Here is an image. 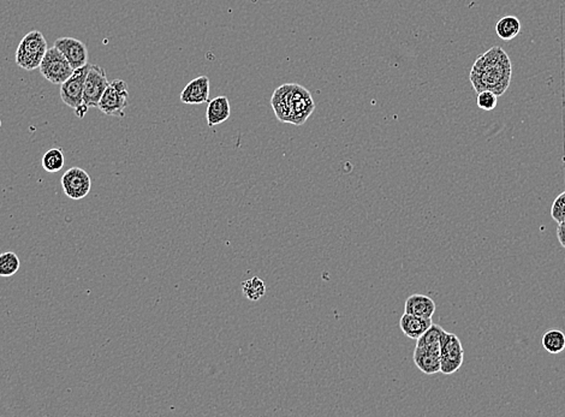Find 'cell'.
<instances>
[{
	"label": "cell",
	"mask_w": 565,
	"mask_h": 417,
	"mask_svg": "<svg viewBox=\"0 0 565 417\" xmlns=\"http://www.w3.org/2000/svg\"><path fill=\"white\" fill-rule=\"evenodd\" d=\"M513 79V63L508 53L500 46H493L474 61L469 81L477 94L488 91L495 96H504Z\"/></svg>",
	"instance_id": "cell-1"
},
{
	"label": "cell",
	"mask_w": 565,
	"mask_h": 417,
	"mask_svg": "<svg viewBox=\"0 0 565 417\" xmlns=\"http://www.w3.org/2000/svg\"><path fill=\"white\" fill-rule=\"evenodd\" d=\"M47 50H49L47 41L42 33L39 31H31L18 45L16 51V64L26 71L39 69Z\"/></svg>",
	"instance_id": "cell-2"
},
{
	"label": "cell",
	"mask_w": 565,
	"mask_h": 417,
	"mask_svg": "<svg viewBox=\"0 0 565 417\" xmlns=\"http://www.w3.org/2000/svg\"><path fill=\"white\" fill-rule=\"evenodd\" d=\"M129 105V87L123 79H114L109 83L101 96L98 109L110 117L124 118Z\"/></svg>",
	"instance_id": "cell-3"
},
{
	"label": "cell",
	"mask_w": 565,
	"mask_h": 417,
	"mask_svg": "<svg viewBox=\"0 0 565 417\" xmlns=\"http://www.w3.org/2000/svg\"><path fill=\"white\" fill-rule=\"evenodd\" d=\"M288 106H289L290 124H294L295 126H303L316 109V104L311 93L296 83H290Z\"/></svg>",
	"instance_id": "cell-4"
},
{
	"label": "cell",
	"mask_w": 565,
	"mask_h": 417,
	"mask_svg": "<svg viewBox=\"0 0 565 417\" xmlns=\"http://www.w3.org/2000/svg\"><path fill=\"white\" fill-rule=\"evenodd\" d=\"M40 74L53 84H62L74 74L75 70L57 47L49 48L39 66Z\"/></svg>",
	"instance_id": "cell-5"
},
{
	"label": "cell",
	"mask_w": 565,
	"mask_h": 417,
	"mask_svg": "<svg viewBox=\"0 0 565 417\" xmlns=\"http://www.w3.org/2000/svg\"><path fill=\"white\" fill-rule=\"evenodd\" d=\"M465 361V349L455 333H449L440 349V373L450 375L460 370Z\"/></svg>",
	"instance_id": "cell-6"
},
{
	"label": "cell",
	"mask_w": 565,
	"mask_h": 417,
	"mask_svg": "<svg viewBox=\"0 0 565 417\" xmlns=\"http://www.w3.org/2000/svg\"><path fill=\"white\" fill-rule=\"evenodd\" d=\"M109 83L110 82L106 76L105 70L101 66L91 64L84 81V104L89 109L98 107L101 96L104 94L106 87L109 86Z\"/></svg>",
	"instance_id": "cell-7"
},
{
	"label": "cell",
	"mask_w": 565,
	"mask_h": 417,
	"mask_svg": "<svg viewBox=\"0 0 565 417\" xmlns=\"http://www.w3.org/2000/svg\"><path fill=\"white\" fill-rule=\"evenodd\" d=\"M89 68L91 64L88 63L84 68L75 70L74 74L61 84V98L71 109H77L79 105L84 104V81Z\"/></svg>",
	"instance_id": "cell-8"
},
{
	"label": "cell",
	"mask_w": 565,
	"mask_h": 417,
	"mask_svg": "<svg viewBox=\"0 0 565 417\" xmlns=\"http://www.w3.org/2000/svg\"><path fill=\"white\" fill-rule=\"evenodd\" d=\"M62 187L65 194L71 200H81L91 192L92 181L91 176L81 167H71L63 174Z\"/></svg>",
	"instance_id": "cell-9"
},
{
	"label": "cell",
	"mask_w": 565,
	"mask_h": 417,
	"mask_svg": "<svg viewBox=\"0 0 565 417\" xmlns=\"http://www.w3.org/2000/svg\"><path fill=\"white\" fill-rule=\"evenodd\" d=\"M54 47H57L70 63L72 69H79L88 64L87 46L81 40L74 38H61L56 40Z\"/></svg>",
	"instance_id": "cell-10"
},
{
	"label": "cell",
	"mask_w": 565,
	"mask_h": 417,
	"mask_svg": "<svg viewBox=\"0 0 565 417\" xmlns=\"http://www.w3.org/2000/svg\"><path fill=\"white\" fill-rule=\"evenodd\" d=\"M210 79L200 76L192 79L180 93V101L187 105L205 104L210 101Z\"/></svg>",
	"instance_id": "cell-11"
},
{
	"label": "cell",
	"mask_w": 565,
	"mask_h": 417,
	"mask_svg": "<svg viewBox=\"0 0 565 417\" xmlns=\"http://www.w3.org/2000/svg\"><path fill=\"white\" fill-rule=\"evenodd\" d=\"M231 114V107L229 103L228 96H220L215 98L213 100L208 101L206 109L207 126L213 128L226 122Z\"/></svg>",
	"instance_id": "cell-12"
},
{
	"label": "cell",
	"mask_w": 565,
	"mask_h": 417,
	"mask_svg": "<svg viewBox=\"0 0 565 417\" xmlns=\"http://www.w3.org/2000/svg\"><path fill=\"white\" fill-rule=\"evenodd\" d=\"M437 310V305L431 297L420 294H414L409 296L405 301L404 312L408 314H412L417 317H427L432 319L434 313Z\"/></svg>",
	"instance_id": "cell-13"
},
{
	"label": "cell",
	"mask_w": 565,
	"mask_h": 417,
	"mask_svg": "<svg viewBox=\"0 0 565 417\" xmlns=\"http://www.w3.org/2000/svg\"><path fill=\"white\" fill-rule=\"evenodd\" d=\"M432 319L427 317H417L412 314L404 313L403 317L399 320V327L403 332L404 335L412 340H417L421 335L425 333L426 331L430 328L432 325Z\"/></svg>",
	"instance_id": "cell-14"
},
{
	"label": "cell",
	"mask_w": 565,
	"mask_h": 417,
	"mask_svg": "<svg viewBox=\"0 0 565 417\" xmlns=\"http://www.w3.org/2000/svg\"><path fill=\"white\" fill-rule=\"evenodd\" d=\"M414 362L422 373L434 375L440 372V355L427 349L415 348Z\"/></svg>",
	"instance_id": "cell-15"
},
{
	"label": "cell",
	"mask_w": 565,
	"mask_h": 417,
	"mask_svg": "<svg viewBox=\"0 0 565 417\" xmlns=\"http://www.w3.org/2000/svg\"><path fill=\"white\" fill-rule=\"evenodd\" d=\"M447 335V331L444 330L442 326L432 324L430 328L426 331L420 338L417 339V348L427 349L430 351L437 352L440 355L442 342H444Z\"/></svg>",
	"instance_id": "cell-16"
},
{
	"label": "cell",
	"mask_w": 565,
	"mask_h": 417,
	"mask_svg": "<svg viewBox=\"0 0 565 417\" xmlns=\"http://www.w3.org/2000/svg\"><path fill=\"white\" fill-rule=\"evenodd\" d=\"M290 83L283 84L279 88H277L273 96H272V109L274 111L276 117L281 123H289L290 112L288 106V94H289Z\"/></svg>",
	"instance_id": "cell-17"
},
{
	"label": "cell",
	"mask_w": 565,
	"mask_h": 417,
	"mask_svg": "<svg viewBox=\"0 0 565 417\" xmlns=\"http://www.w3.org/2000/svg\"><path fill=\"white\" fill-rule=\"evenodd\" d=\"M521 31V22L515 16H505L500 18L495 24V33L504 41H510L518 36Z\"/></svg>",
	"instance_id": "cell-18"
},
{
	"label": "cell",
	"mask_w": 565,
	"mask_h": 417,
	"mask_svg": "<svg viewBox=\"0 0 565 417\" xmlns=\"http://www.w3.org/2000/svg\"><path fill=\"white\" fill-rule=\"evenodd\" d=\"M543 348L552 355L561 354L565 349V335L561 330H548L543 335Z\"/></svg>",
	"instance_id": "cell-19"
},
{
	"label": "cell",
	"mask_w": 565,
	"mask_h": 417,
	"mask_svg": "<svg viewBox=\"0 0 565 417\" xmlns=\"http://www.w3.org/2000/svg\"><path fill=\"white\" fill-rule=\"evenodd\" d=\"M65 158L61 148H52L42 157V167L49 174H56L64 167Z\"/></svg>",
	"instance_id": "cell-20"
},
{
	"label": "cell",
	"mask_w": 565,
	"mask_h": 417,
	"mask_svg": "<svg viewBox=\"0 0 565 417\" xmlns=\"http://www.w3.org/2000/svg\"><path fill=\"white\" fill-rule=\"evenodd\" d=\"M242 291L247 300L251 302H256L266 294V285L263 279L258 277H253L246 282H242Z\"/></svg>",
	"instance_id": "cell-21"
},
{
	"label": "cell",
	"mask_w": 565,
	"mask_h": 417,
	"mask_svg": "<svg viewBox=\"0 0 565 417\" xmlns=\"http://www.w3.org/2000/svg\"><path fill=\"white\" fill-rule=\"evenodd\" d=\"M20 259L17 254L13 252L0 254V277H11L20 270Z\"/></svg>",
	"instance_id": "cell-22"
},
{
	"label": "cell",
	"mask_w": 565,
	"mask_h": 417,
	"mask_svg": "<svg viewBox=\"0 0 565 417\" xmlns=\"http://www.w3.org/2000/svg\"><path fill=\"white\" fill-rule=\"evenodd\" d=\"M477 104L480 109L483 111H493L498 105V96L492 91H483L478 93L477 96Z\"/></svg>",
	"instance_id": "cell-23"
},
{
	"label": "cell",
	"mask_w": 565,
	"mask_h": 417,
	"mask_svg": "<svg viewBox=\"0 0 565 417\" xmlns=\"http://www.w3.org/2000/svg\"><path fill=\"white\" fill-rule=\"evenodd\" d=\"M551 217L557 222H565V192L557 196L551 207Z\"/></svg>",
	"instance_id": "cell-24"
},
{
	"label": "cell",
	"mask_w": 565,
	"mask_h": 417,
	"mask_svg": "<svg viewBox=\"0 0 565 417\" xmlns=\"http://www.w3.org/2000/svg\"><path fill=\"white\" fill-rule=\"evenodd\" d=\"M557 238L559 241L562 247L565 249V222H558Z\"/></svg>",
	"instance_id": "cell-25"
},
{
	"label": "cell",
	"mask_w": 565,
	"mask_h": 417,
	"mask_svg": "<svg viewBox=\"0 0 565 417\" xmlns=\"http://www.w3.org/2000/svg\"><path fill=\"white\" fill-rule=\"evenodd\" d=\"M88 109H89V107H87L86 105H79L77 109H75V114L79 118H84V116H86V113L88 112Z\"/></svg>",
	"instance_id": "cell-26"
},
{
	"label": "cell",
	"mask_w": 565,
	"mask_h": 417,
	"mask_svg": "<svg viewBox=\"0 0 565 417\" xmlns=\"http://www.w3.org/2000/svg\"><path fill=\"white\" fill-rule=\"evenodd\" d=\"M0 126H1V121H0Z\"/></svg>",
	"instance_id": "cell-27"
},
{
	"label": "cell",
	"mask_w": 565,
	"mask_h": 417,
	"mask_svg": "<svg viewBox=\"0 0 565 417\" xmlns=\"http://www.w3.org/2000/svg\"><path fill=\"white\" fill-rule=\"evenodd\" d=\"M564 156H565V147H564Z\"/></svg>",
	"instance_id": "cell-28"
}]
</instances>
